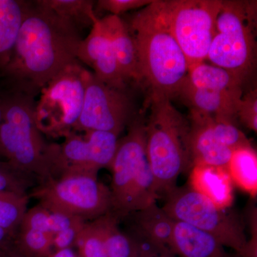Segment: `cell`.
Segmentation results:
<instances>
[{"mask_svg": "<svg viewBox=\"0 0 257 257\" xmlns=\"http://www.w3.org/2000/svg\"><path fill=\"white\" fill-rule=\"evenodd\" d=\"M80 32L52 12L29 4L9 62L1 71L12 91L35 98L51 79L79 62Z\"/></svg>", "mask_w": 257, "mask_h": 257, "instance_id": "1", "label": "cell"}, {"mask_svg": "<svg viewBox=\"0 0 257 257\" xmlns=\"http://www.w3.org/2000/svg\"><path fill=\"white\" fill-rule=\"evenodd\" d=\"M127 25L136 45L141 83H146L150 94L171 100L178 96L188 75V63L160 16L155 0L137 13Z\"/></svg>", "mask_w": 257, "mask_h": 257, "instance_id": "2", "label": "cell"}, {"mask_svg": "<svg viewBox=\"0 0 257 257\" xmlns=\"http://www.w3.org/2000/svg\"><path fill=\"white\" fill-rule=\"evenodd\" d=\"M35 102V98L16 91L2 94L0 157L40 184L55 178L57 144L47 143L37 127Z\"/></svg>", "mask_w": 257, "mask_h": 257, "instance_id": "3", "label": "cell"}, {"mask_svg": "<svg viewBox=\"0 0 257 257\" xmlns=\"http://www.w3.org/2000/svg\"><path fill=\"white\" fill-rule=\"evenodd\" d=\"M145 123L147 154L157 194L165 197L177 187L179 175L190 172V122L164 96L150 94Z\"/></svg>", "mask_w": 257, "mask_h": 257, "instance_id": "4", "label": "cell"}, {"mask_svg": "<svg viewBox=\"0 0 257 257\" xmlns=\"http://www.w3.org/2000/svg\"><path fill=\"white\" fill-rule=\"evenodd\" d=\"M146 120L137 115L127 134L119 140L109 169L112 173L110 188L111 213L123 220L160 199L147 154Z\"/></svg>", "mask_w": 257, "mask_h": 257, "instance_id": "5", "label": "cell"}, {"mask_svg": "<svg viewBox=\"0 0 257 257\" xmlns=\"http://www.w3.org/2000/svg\"><path fill=\"white\" fill-rule=\"evenodd\" d=\"M256 1H223L207 60L244 82L256 62Z\"/></svg>", "mask_w": 257, "mask_h": 257, "instance_id": "6", "label": "cell"}, {"mask_svg": "<svg viewBox=\"0 0 257 257\" xmlns=\"http://www.w3.org/2000/svg\"><path fill=\"white\" fill-rule=\"evenodd\" d=\"M29 196L47 210L85 221L112 211L110 188L94 174L67 173L48 179L31 189Z\"/></svg>", "mask_w": 257, "mask_h": 257, "instance_id": "7", "label": "cell"}, {"mask_svg": "<svg viewBox=\"0 0 257 257\" xmlns=\"http://www.w3.org/2000/svg\"><path fill=\"white\" fill-rule=\"evenodd\" d=\"M164 197L162 209L172 219L209 233L222 246L246 257L248 240L244 226L234 213L217 207L189 186L176 187Z\"/></svg>", "mask_w": 257, "mask_h": 257, "instance_id": "8", "label": "cell"}, {"mask_svg": "<svg viewBox=\"0 0 257 257\" xmlns=\"http://www.w3.org/2000/svg\"><path fill=\"white\" fill-rule=\"evenodd\" d=\"M221 0H155V5L187 58L189 67L207 60Z\"/></svg>", "mask_w": 257, "mask_h": 257, "instance_id": "9", "label": "cell"}, {"mask_svg": "<svg viewBox=\"0 0 257 257\" xmlns=\"http://www.w3.org/2000/svg\"><path fill=\"white\" fill-rule=\"evenodd\" d=\"M85 69L79 62L71 64L42 89L35 119L43 135L64 138L74 131L84 102Z\"/></svg>", "mask_w": 257, "mask_h": 257, "instance_id": "10", "label": "cell"}, {"mask_svg": "<svg viewBox=\"0 0 257 257\" xmlns=\"http://www.w3.org/2000/svg\"><path fill=\"white\" fill-rule=\"evenodd\" d=\"M136 116L126 89L111 87L85 69L84 102L74 132H105L119 136Z\"/></svg>", "mask_w": 257, "mask_h": 257, "instance_id": "11", "label": "cell"}, {"mask_svg": "<svg viewBox=\"0 0 257 257\" xmlns=\"http://www.w3.org/2000/svg\"><path fill=\"white\" fill-rule=\"evenodd\" d=\"M119 136L105 132L89 131L84 135L72 132L57 144L55 178L67 173L98 175L109 168L117 148Z\"/></svg>", "mask_w": 257, "mask_h": 257, "instance_id": "12", "label": "cell"}, {"mask_svg": "<svg viewBox=\"0 0 257 257\" xmlns=\"http://www.w3.org/2000/svg\"><path fill=\"white\" fill-rule=\"evenodd\" d=\"M77 60L89 66L93 74L111 87L126 89L125 81L118 65L109 39L99 18L91 28L87 37L82 39L77 52Z\"/></svg>", "mask_w": 257, "mask_h": 257, "instance_id": "13", "label": "cell"}, {"mask_svg": "<svg viewBox=\"0 0 257 257\" xmlns=\"http://www.w3.org/2000/svg\"><path fill=\"white\" fill-rule=\"evenodd\" d=\"M189 147L192 167L209 165L227 168L233 152L216 138L211 126V116L190 109Z\"/></svg>", "mask_w": 257, "mask_h": 257, "instance_id": "14", "label": "cell"}, {"mask_svg": "<svg viewBox=\"0 0 257 257\" xmlns=\"http://www.w3.org/2000/svg\"><path fill=\"white\" fill-rule=\"evenodd\" d=\"M242 94L243 92H224L199 89L185 81L178 96L192 110L235 124V119L237 118L238 105Z\"/></svg>", "mask_w": 257, "mask_h": 257, "instance_id": "15", "label": "cell"}, {"mask_svg": "<svg viewBox=\"0 0 257 257\" xmlns=\"http://www.w3.org/2000/svg\"><path fill=\"white\" fill-rule=\"evenodd\" d=\"M99 20L125 81H134L140 84L141 80L136 45L127 24L116 15H109Z\"/></svg>", "mask_w": 257, "mask_h": 257, "instance_id": "16", "label": "cell"}, {"mask_svg": "<svg viewBox=\"0 0 257 257\" xmlns=\"http://www.w3.org/2000/svg\"><path fill=\"white\" fill-rule=\"evenodd\" d=\"M233 184L225 167L195 165L190 171L189 187L221 209H229L232 205Z\"/></svg>", "mask_w": 257, "mask_h": 257, "instance_id": "17", "label": "cell"}, {"mask_svg": "<svg viewBox=\"0 0 257 257\" xmlns=\"http://www.w3.org/2000/svg\"><path fill=\"white\" fill-rule=\"evenodd\" d=\"M170 249L179 257H227L212 235L182 221H175Z\"/></svg>", "mask_w": 257, "mask_h": 257, "instance_id": "18", "label": "cell"}, {"mask_svg": "<svg viewBox=\"0 0 257 257\" xmlns=\"http://www.w3.org/2000/svg\"><path fill=\"white\" fill-rule=\"evenodd\" d=\"M125 219L132 221V230L128 233L170 248L175 221L157 202L132 213Z\"/></svg>", "mask_w": 257, "mask_h": 257, "instance_id": "19", "label": "cell"}, {"mask_svg": "<svg viewBox=\"0 0 257 257\" xmlns=\"http://www.w3.org/2000/svg\"><path fill=\"white\" fill-rule=\"evenodd\" d=\"M29 4L18 0H0V72L11 57Z\"/></svg>", "mask_w": 257, "mask_h": 257, "instance_id": "20", "label": "cell"}, {"mask_svg": "<svg viewBox=\"0 0 257 257\" xmlns=\"http://www.w3.org/2000/svg\"><path fill=\"white\" fill-rule=\"evenodd\" d=\"M190 85L199 89L224 92H243V82L228 71L213 64H194L189 67L186 79Z\"/></svg>", "mask_w": 257, "mask_h": 257, "instance_id": "21", "label": "cell"}, {"mask_svg": "<svg viewBox=\"0 0 257 257\" xmlns=\"http://www.w3.org/2000/svg\"><path fill=\"white\" fill-rule=\"evenodd\" d=\"M100 228L108 257H135L140 248L138 238L119 228V219L109 213L96 219Z\"/></svg>", "mask_w": 257, "mask_h": 257, "instance_id": "22", "label": "cell"}, {"mask_svg": "<svg viewBox=\"0 0 257 257\" xmlns=\"http://www.w3.org/2000/svg\"><path fill=\"white\" fill-rule=\"evenodd\" d=\"M230 177L243 192L251 197L257 194V155L251 145L233 152L227 166Z\"/></svg>", "mask_w": 257, "mask_h": 257, "instance_id": "23", "label": "cell"}, {"mask_svg": "<svg viewBox=\"0 0 257 257\" xmlns=\"http://www.w3.org/2000/svg\"><path fill=\"white\" fill-rule=\"evenodd\" d=\"M35 3L68 22L79 32L93 26L98 18L90 0H38Z\"/></svg>", "mask_w": 257, "mask_h": 257, "instance_id": "24", "label": "cell"}, {"mask_svg": "<svg viewBox=\"0 0 257 257\" xmlns=\"http://www.w3.org/2000/svg\"><path fill=\"white\" fill-rule=\"evenodd\" d=\"M30 199L29 193L0 192V227L18 235Z\"/></svg>", "mask_w": 257, "mask_h": 257, "instance_id": "25", "label": "cell"}, {"mask_svg": "<svg viewBox=\"0 0 257 257\" xmlns=\"http://www.w3.org/2000/svg\"><path fill=\"white\" fill-rule=\"evenodd\" d=\"M53 235L33 229H20L17 242L23 257H50L53 253Z\"/></svg>", "mask_w": 257, "mask_h": 257, "instance_id": "26", "label": "cell"}, {"mask_svg": "<svg viewBox=\"0 0 257 257\" xmlns=\"http://www.w3.org/2000/svg\"><path fill=\"white\" fill-rule=\"evenodd\" d=\"M38 181L7 161L0 160V192L28 194Z\"/></svg>", "mask_w": 257, "mask_h": 257, "instance_id": "27", "label": "cell"}, {"mask_svg": "<svg viewBox=\"0 0 257 257\" xmlns=\"http://www.w3.org/2000/svg\"><path fill=\"white\" fill-rule=\"evenodd\" d=\"M79 257H108L100 228L96 219L84 225L76 242Z\"/></svg>", "mask_w": 257, "mask_h": 257, "instance_id": "28", "label": "cell"}, {"mask_svg": "<svg viewBox=\"0 0 257 257\" xmlns=\"http://www.w3.org/2000/svg\"><path fill=\"white\" fill-rule=\"evenodd\" d=\"M55 213L47 210L40 204L28 209L20 229H33L52 234ZM53 235V234H52Z\"/></svg>", "mask_w": 257, "mask_h": 257, "instance_id": "29", "label": "cell"}, {"mask_svg": "<svg viewBox=\"0 0 257 257\" xmlns=\"http://www.w3.org/2000/svg\"><path fill=\"white\" fill-rule=\"evenodd\" d=\"M236 117L246 128L257 132V90L253 89L242 96L238 105Z\"/></svg>", "mask_w": 257, "mask_h": 257, "instance_id": "30", "label": "cell"}, {"mask_svg": "<svg viewBox=\"0 0 257 257\" xmlns=\"http://www.w3.org/2000/svg\"><path fill=\"white\" fill-rule=\"evenodd\" d=\"M154 0H99L96 2V9L108 12L112 15H119L130 10L145 8Z\"/></svg>", "mask_w": 257, "mask_h": 257, "instance_id": "31", "label": "cell"}, {"mask_svg": "<svg viewBox=\"0 0 257 257\" xmlns=\"http://www.w3.org/2000/svg\"><path fill=\"white\" fill-rule=\"evenodd\" d=\"M87 222L88 221L79 220L70 227L53 235L52 245L54 251L75 247L79 235Z\"/></svg>", "mask_w": 257, "mask_h": 257, "instance_id": "32", "label": "cell"}, {"mask_svg": "<svg viewBox=\"0 0 257 257\" xmlns=\"http://www.w3.org/2000/svg\"><path fill=\"white\" fill-rule=\"evenodd\" d=\"M133 235L140 241V248L135 257H175L170 248L159 246L136 235Z\"/></svg>", "mask_w": 257, "mask_h": 257, "instance_id": "33", "label": "cell"}, {"mask_svg": "<svg viewBox=\"0 0 257 257\" xmlns=\"http://www.w3.org/2000/svg\"><path fill=\"white\" fill-rule=\"evenodd\" d=\"M17 236L0 227V257H23L18 250Z\"/></svg>", "mask_w": 257, "mask_h": 257, "instance_id": "34", "label": "cell"}, {"mask_svg": "<svg viewBox=\"0 0 257 257\" xmlns=\"http://www.w3.org/2000/svg\"><path fill=\"white\" fill-rule=\"evenodd\" d=\"M50 257H78V254L75 248H69L54 251Z\"/></svg>", "mask_w": 257, "mask_h": 257, "instance_id": "35", "label": "cell"}, {"mask_svg": "<svg viewBox=\"0 0 257 257\" xmlns=\"http://www.w3.org/2000/svg\"><path fill=\"white\" fill-rule=\"evenodd\" d=\"M3 119V103H2V94L0 93V126Z\"/></svg>", "mask_w": 257, "mask_h": 257, "instance_id": "36", "label": "cell"}, {"mask_svg": "<svg viewBox=\"0 0 257 257\" xmlns=\"http://www.w3.org/2000/svg\"><path fill=\"white\" fill-rule=\"evenodd\" d=\"M78 257H79V256H78Z\"/></svg>", "mask_w": 257, "mask_h": 257, "instance_id": "37", "label": "cell"}]
</instances>
